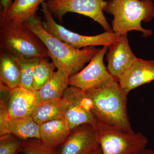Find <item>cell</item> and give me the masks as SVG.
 Listing matches in <instances>:
<instances>
[{"label": "cell", "instance_id": "6da1fadb", "mask_svg": "<svg viewBox=\"0 0 154 154\" xmlns=\"http://www.w3.org/2000/svg\"><path fill=\"white\" fill-rule=\"evenodd\" d=\"M24 24L43 42L57 69L64 70L70 76L82 69L100 49L95 46L77 49L70 46L47 32L37 15Z\"/></svg>", "mask_w": 154, "mask_h": 154}, {"label": "cell", "instance_id": "7a4b0ae2", "mask_svg": "<svg viewBox=\"0 0 154 154\" xmlns=\"http://www.w3.org/2000/svg\"><path fill=\"white\" fill-rule=\"evenodd\" d=\"M85 92L92 101V111L98 122L126 132H134L128 115V94L117 80L109 85Z\"/></svg>", "mask_w": 154, "mask_h": 154}, {"label": "cell", "instance_id": "3957f363", "mask_svg": "<svg viewBox=\"0 0 154 154\" xmlns=\"http://www.w3.org/2000/svg\"><path fill=\"white\" fill-rule=\"evenodd\" d=\"M104 12L113 15L112 30L119 36L137 30L143 37L151 36L153 31L145 29L141 22L154 19V3L152 0H110Z\"/></svg>", "mask_w": 154, "mask_h": 154}, {"label": "cell", "instance_id": "277c9868", "mask_svg": "<svg viewBox=\"0 0 154 154\" xmlns=\"http://www.w3.org/2000/svg\"><path fill=\"white\" fill-rule=\"evenodd\" d=\"M0 48L17 58L49 57L37 34L24 24L0 21Z\"/></svg>", "mask_w": 154, "mask_h": 154}, {"label": "cell", "instance_id": "5b68a950", "mask_svg": "<svg viewBox=\"0 0 154 154\" xmlns=\"http://www.w3.org/2000/svg\"><path fill=\"white\" fill-rule=\"evenodd\" d=\"M95 128L102 154H139L148 143L140 132H126L99 122Z\"/></svg>", "mask_w": 154, "mask_h": 154}, {"label": "cell", "instance_id": "8992f818", "mask_svg": "<svg viewBox=\"0 0 154 154\" xmlns=\"http://www.w3.org/2000/svg\"><path fill=\"white\" fill-rule=\"evenodd\" d=\"M44 21L42 25L47 32L72 47L81 49L91 46H110L119 36L113 30L95 36H85L72 32L58 24L48 8L46 2L41 5Z\"/></svg>", "mask_w": 154, "mask_h": 154}, {"label": "cell", "instance_id": "52a82bcc", "mask_svg": "<svg viewBox=\"0 0 154 154\" xmlns=\"http://www.w3.org/2000/svg\"><path fill=\"white\" fill-rule=\"evenodd\" d=\"M46 3L54 18L60 22L66 14L76 13L93 19L105 31L112 30L103 13L107 4L105 0H48Z\"/></svg>", "mask_w": 154, "mask_h": 154}, {"label": "cell", "instance_id": "ba28073f", "mask_svg": "<svg viewBox=\"0 0 154 154\" xmlns=\"http://www.w3.org/2000/svg\"><path fill=\"white\" fill-rule=\"evenodd\" d=\"M107 51V46L100 48L87 66L70 76L69 86L86 91L103 88L115 82L116 80L108 71L104 63V56Z\"/></svg>", "mask_w": 154, "mask_h": 154}, {"label": "cell", "instance_id": "9c48e42d", "mask_svg": "<svg viewBox=\"0 0 154 154\" xmlns=\"http://www.w3.org/2000/svg\"><path fill=\"white\" fill-rule=\"evenodd\" d=\"M63 98L67 103L65 119L71 130L86 124L96 127L98 122L92 111V101L85 91L69 86Z\"/></svg>", "mask_w": 154, "mask_h": 154}, {"label": "cell", "instance_id": "30bf717a", "mask_svg": "<svg viewBox=\"0 0 154 154\" xmlns=\"http://www.w3.org/2000/svg\"><path fill=\"white\" fill-rule=\"evenodd\" d=\"M100 147L96 128L86 124L72 130L58 152V154H92Z\"/></svg>", "mask_w": 154, "mask_h": 154}, {"label": "cell", "instance_id": "8fae6325", "mask_svg": "<svg viewBox=\"0 0 154 154\" xmlns=\"http://www.w3.org/2000/svg\"><path fill=\"white\" fill-rule=\"evenodd\" d=\"M106 60L107 69L110 74L118 81L137 57L131 50L128 33L122 35L108 47Z\"/></svg>", "mask_w": 154, "mask_h": 154}, {"label": "cell", "instance_id": "7c38bea8", "mask_svg": "<svg viewBox=\"0 0 154 154\" xmlns=\"http://www.w3.org/2000/svg\"><path fill=\"white\" fill-rule=\"evenodd\" d=\"M38 91L18 87L9 91L6 103L11 118L32 117L41 104Z\"/></svg>", "mask_w": 154, "mask_h": 154}, {"label": "cell", "instance_id": "4fadbf2b", "mask_svg": "<svg viewBox=\"0 0 154 154\" xmlns=\"http://www.w3.org/2000/svg\"><path fill=\"white\" fill-rule=\"evenodd\" d=\"M154 81V60L138 58L118 79L128 95L134 89Z\"/></svg>", "mask_w": 154, "mask_h": 154}, {"label": "cell", "instance_id": "5bb4252c", "mask_svg": "<svg viewBox=\"0 0 154 154\" xmlns=\"http://www.w3.org/2000/svg\"><path fill=\"white\" fill-rule=\"evenodd\" d=\"M40 140L44 144L55 148L66 140L71 130L65 119H58L40 125Z\"/></svg>", "mask_w": 154, "mask_h": 154}, {"label": "cell", "instance_id": "9a60e30c", "mask_svg": "<svg viewBox=\"0 0 154 154\" xmlns=\"http://www.w3.org/2000/svg\"><path fill=\"white\" fill-rule=\"evenodd\" d=\"M48 0H14L4 14L0 13V21H12L24 24L36 15L38 7Z\"/></svg>", "mask_w": 154, "mask_h": 154}, {"label": "cell", "instance_id": "2e32d148", "mask_svg": "<svg viewBox=\"0 0 154 154\" xmlns=\"http://www.w3.org/2000/svg\"><path fill=\"white\" fill-rule=\"evenodd\" d=\"M20 70L17 58L0 48V80L10 91L19 87Z\"/></svg>", "mask_w": 154, "mask_h": 154}, {"label": "cell", "instance_id": "e0dca14e", "mask_svg": "<svg viewBox=\"0 0 154 154\" xmlns=\"http://www.w3.org/2000/svg\"><path fill=\"white\" fill-rule=\"evenodd\" d=\"M70 75L62 69H57L46 84L38 91L41 102L63 98L64 92L69 86Z\"/></svg>", "mask_w": 154, "mask_h": 154}, {"label": "cell", "instance_id": "ac0fdd59", "mask_svg": "<svg viewBox=\"0 0 154 154\" xmlns=\"http://www.w3.org/2000/svg\"><path fill=\"white\" fill-rule=\"evenodd\" d=\"M40 125L33 117L13 118L10 117L7 125L8 134L14 135L23 140L31 139L40 140Z\"/></svg>", "mask_w": 154, "mask_h": 154}, {"label": "cell", "instance_id": "d6986e66", "mask_svg": "<svg viewBox=\"0 0 154 154\" xmlns=\"http://www.w3.org/2000/svg\"><path fill=\"white\" fill-rule=\"evenodd\" d=\"M66 107V101L63 98L42 102L32 117L39 125L54 119L65 118Z\"/></svg>", "mask_w": 154, "mask_h": 154}, {"label": "cell", "instance_id": "ffe728a7", "mask_svg": "<svg viewBox=\"0 0 154 154\" xmlns=\"http://www.w3.org/2000/svg\"><path fill=\"white\" fill-rule=\"evenodd\" d=\"M49 58H41L35 66L32 82V88L34 91L40 90L54 72L55 65L52 61H49Z\"/></svg>", "mask_w": 154, "mask_h": 154}, {"label": "cell", "instance_id": "44dd1931", "mask_svg": "<svg viewBox=\"0 0 154 154\" xmlns=\"http://www.w3.org/2000/svg\"><path fill=\"white\" fill-rule=\"evenodd\" d=\"M17 59L21 75L19 87L33 90L32 82L34 69L40 58L31 57Z\"/></svg>", "mask_w": 154, "mask_h": 154}, {"label": "cell", "instance_id": "7402d4cb", "mask_svg": "<svg viewBox=\"0 0 154 154\" xmlns=\"http://www.w3.org/2000/svg\"><path fill=\"white\" fill-rule=\"evenodd\" d=\"M24 141L13 134L1 136L0 154H19L23 151Z\"/></svg>", "mask_w": 154, "mask_h": 154}, {"label": "cell", "instance_id": "603a6c76", "mask_svg": "<svg viewBox=\"0 0 154 154\" xmlns=\"http://www.w3.org/2000/svg\"><path fill=\"white\" fill-rule=\"evenodd\" d=\"M23 151L26 154H58L55 148L45 145L37 139L24 141Z\"/></svg>", "mask_w": 154, "mask_h": 154}, {"label": "cell", "instance_id": "cb8c5ba5", "mask_svg": "<svg viewBox=\"0 0 154 154\" xmlns=\"http://www.w3.org/2000/svg\"><path fill=\"white\" fill-rule=\"evenodd\" d=\"M10 118L7 105L2 99L0 103V136L8 134L7 126Z\"/></svg>", "mask_w": 154, "mask_h": 154}, {"label": "cell", "instance_id": "d4e9b609", "mask_svg": "<svg viewBox=\"0 0 154 154\" xmlns=\"http://www.w3.org/2000/svg\"><path fill=\"white\" fill-rule=\"evenodd\" d=\"M13 2V0H1L0 5H1V10L0 13L4 14L11 7Z\"/></svg>", "mask_w": 154, "mask_h": 154}, {"label": "cell", "instance_id": "484cf974", "mask_svg": "<svg viewBox=\"0 0 154 154\" xmlns=\"http://www.w3.org/2000/svg\"><path fill=\"white\" fill-rule=\"evenodd\" d=\"M139 154H154V150L151 149L145 148L141 151Z\"/></svg>", "mask_w": 154, "mask_h": 154}, {"label": "cell", "instance_id": "4316f807", "mask_svg": "<svg viewBox=\"0 0 154 154\" xmlns=\"http://www.w3.org/2000/svg\"><path fill=\"white\" fill-rule=\"evenodd\" d=\"M92 154H102V149H101V147L99 148L98 149H97L96 151L94 152Z\"/></svg>", "mask_w": 154, "mask_h": 154}, {"label": "cell", "instance_id": "83f0119b", "mask_svg": "<svg viewBox=\"0 0 154 154\" xmlns=\"http://www.w3.org/2000/svg\"><path fill=\"white\" fill-rule=\"evenodd\" d=\"M19 154H26V153H25V152H24V151H22V152H20V153H19Z\"/></svg>", "mask_w": 154, "mask_h": 154}]
</instances>
